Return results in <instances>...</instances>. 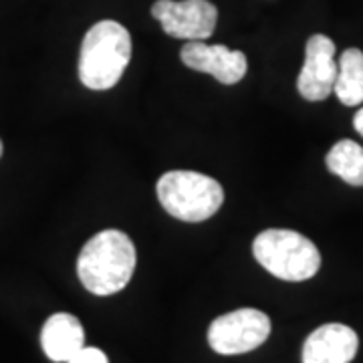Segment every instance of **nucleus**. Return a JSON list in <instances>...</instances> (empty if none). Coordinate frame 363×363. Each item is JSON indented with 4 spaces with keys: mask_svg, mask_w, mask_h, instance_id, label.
Returning a JSON list of instances; mask_svg holds the SVG:
<instances>
[{
    "mask_svg": "<svg viewBox=\"0 0 363 363\" xmlns=\"http://www.w3.org/2000/svg\"><path fill=\"white\" fill-rule=\"evenodd\" d=\"M252 255L272 277L298 283L315 277L321 269V252L303 234L286 228H269L255 238Z\"/></svg>",
    "mask_w": 363,
    "mask_h": 363,
    "instance_id": "nucleus-4",
    "label": "nucleus"
},
{
    "mask_svg": "<svg viewBox=\"0 0 363 363\" xmlns=\"http://www.w3.org/2000/svg\"><path fill=\"white\" fill-rule=\"evenodd\" d=\"M333 91L339 101L347 107H355L363 101V52L359 49L341 52Z\"/></svg>",
    "mask_w": 363,
    "mask_h": 363,
    "instance_id": "nucleus-11",
    "label": "nucleus"
},
{
    "mask_svg": "<svg viewBox=\"0 0 363 363\" xmlns=\"http://www.w3.org/2000/svg\"><path fill=\"white\" fill-rule=\"evenodd\" d=\"M353 128L357 130V133L363 138V109H359L355 117H353Z\"/></svg>",
    "mask_w": 363,
    "mask_h": 363,
    "instance_id": "nucleus-14",
    "label": "nucleus"
},
{
    "mask_svg": "<svg viewBox=\"0 0 363 363\" xmlns=\"http://www.w3.org/2000/svg\"><path fill=\"white\" fill-rule=\"evenodd\" d=\"M157 200L169 216L184 222L212 218L224 202L220 182L192 169L166 172L156 186Z\"/></svg>",
    "mask_w": 363,
    "mask_h": 363,
    "instance_id": "nucleus-3",
    "label": "nucleus"
},
{
    "mask_svg": "<svg viewBox=\"0 0 363 363\" xmlns=\"http://www.w3.org/2000/svg\"><path fill=\"white\" fill-rule=\"evenodd\" d=\"M130 61V30L117 21H99L87 30L81 45L79 79L87 89H111L123 77Z\"/></svg>",
    "mask_w": 363,
    "mask_h": 363,
    "instance_id": "nucleus-2",
    "label": "nucleus"
},
{
    "mask_svg": "<svg viewBox=\"0 0 363 363\" xmlns=\"http://www.w3.org/2000/svg\"><path fill=\"white\" fill-rule=\"evenodd\" d=\"M182 63L194 71L208 73L224 85H234L247 75V55L226 45H206L204 40H188L180 51Z\"/></svg>",
    "mask_w": 363,
    "mask_h": 363,
    "instance_id": "nucleus-8",
    "label": "nucleus"
},
{
    "mask_svg": "<svg viewBox=\"0 0 363 363\" xmlns=\"http://www.w3.org/2000/svg\"><path fill=\"white\" fill-rule=\"evenodd\" d=\"M359 347L357 333L341 323L317 327L303 345V363H350Z\"/></svg>",
    "mask_w": 363,
    "mask_h": 363,
    "instance_id": "nucleus-9",
    "label": "nucleus"
},
{
    "mask_svg": "<svg viewBox=\"0 0 363 363\" xmlns=\"http://www.w3.org/2000/svg\"><path fill=\"white\" fill-rule=\"evenodd\" d=\"M152 14L164 33L182 40H206L218 23V9L210 0H157Z\"/></svg>",
    "mask_w": 363,
    "mask_h": 363,
    "instance_id": "nucleus-6",
    "label": "nucleus"
},
{
    "mask_svg": "<svg viewBox=\"0 0 363 363\" xmlns=\"http://www.w3.org/2000/svg\"><path fill=\"white\" fill-rule=\"evenodd\" d=\"M67 363H109V359L104 351L97 350V347H83Z\"/></svg>",
    "mask_w": 363,
    "mask_h": 363,
    "instance_id": "nucleus-13",
    "label": "nucleus"
},
{
    "mask_svg": "<svg viewBox=\"0 0 363 363\" xmlns=\"http://www.w3.org/2000/svg\"><path fill=\"white\" fill-rule=\"evenodd\" d=\"M135 260V247L128 234L116 228L101 230L85 242L79 255V281L97 297L113 295L128 286Z\"/></svg>",
    "mask_w": 363,
    "mask_h": 363,
    "instance_id": "nucleus-1",
    "label": "nucleus"
},
{
    "mask_svg": "<svg viewBox=\"0 0 363 363\" xmlns=\"http://www.w3.org/2000/svg\"><path fill=\"white\" fill-rule=\"evenodd\" d=\"M271 335V319L259 309L220 315L208 329L210 347L222 355H238L260 347Z\"/></svg>",
    "mask_w": 363,
    "mask_h": 363,
    "instance_id": "nucleus-5",
    "label": "nucleus"
},
{
    "mask_svg": "<svg viewBox=\"0 0 363 363\" xmlns=\"http://www.w3.org/2000/svg\"><path fill=\"white\" fill-rule=\"evenodd\" d=\"M0 157H2V142H0Z\"/></svg>",
    "mask_w": 363,
    "mask_h": 363,
    "instance_id": "nucleus-15",
    "label": "nucleus"
},
{
    "mask_svg": "<svg viewBox=\"0 0 363 363\" xmlns=\"http://www.w3.org/2000/svg\"><path fill=\"white\" fill-rule=\"evenodd\" d=\"M327 169L351 186H363V147L353 140L337 142L325 157Z\"/></svg>",
    "mask_w": 363,
    "mask_h": 363,
    "instance_id": "nucleus-12",
    "label": "nucleus"
},
{
    "mask_svg": "<svg viewBox=\"0 0 363 363\" xmlns=\"http://www.w3.org/2000/svg\"><path fill=\"white\" fill-rule=\"evenodd\" d=\"M337 77L335 43L325 35H313L305 47V63L298 73L297 89L307 101H323L331 93Z\"/></svg>",
    "mask_w": 363,
    "mask_h": 363,
    "instance_id": "nucleus-7",
    "label": "nucleus"
},
{
    "mask_svg": "<svg viewBox=\"0 0 363 363\" xmlns=\"http://www.w3.org/2000/svg\"><path fill=\"white\" fill-rule=\"evenodd\" d=\"M40 345L45 355L57 363H67L85 347L83 325L71 313H55L40 331Z\"/></svg>",
    "mask_w": 363,
    "mask_h": 363,
    "instance_id": "nucleus-10",
    "label": "nucleus"
}]
</instances>
